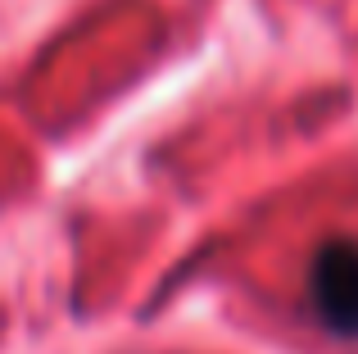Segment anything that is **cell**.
Listing matches in <instances>:
<instances>
[{
	"label": "cell",
	"instance_id": "1",
	"mask_svg": "<svg viewBox=\"0 0 358 354\" xmlns=\"http://www.w3.org/2000/svg\"><path fill=\"white\" fill-rule=\"evenodd\" d=\"M313 309L341 337H358V246L331 241L313 259Z\"/></svg>",
	"mask_w": 358,
	"mask_h": 354
}]
</instances>
